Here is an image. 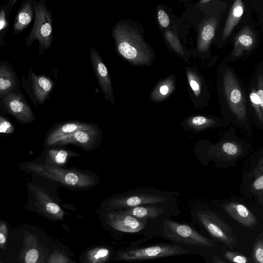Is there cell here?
I'll return each instance as SVG.
<instances>
[{"label": "cell", "instance_id": "6da1fadb", "mask_svg": "<svg viewBox=\"0 0 263 263\" xmlns=\"http://www.w3.org/2000/svg\"><path fill=\"white\" fill-rule=\"evenodd\" d=\"M22 171L42 177L72 189H84L96 184L95 178L88 173L72 168L53 166L36 161L23 162L17 165Z\"/></svg>", "mask_w": 263, "mask_h": 263}, {"label": "cell", "instance_id": "7a4b0ae2", "mask_svg": "<svg viewBox=\"0 0 263 263\" xmlns=\"http://www.w3.org/2000/svg\"><path fill=\"white\" fill-rule=\"evenodd\" d=\"M112 36L118 53L128 62L139 65L146 62L147 54L140 33L128 22H119Z\"/></svg>", "mask_w": 263, "mask_h": 263}, {"label": "cell", "instance_id": "3957f363", "mask_svg": "<svg viewBox=\"0 0 263 263\" xmlns=\"http://www.w3.org/2000/svg\"><path fill=\"white\" fill-rule=\"evenodd\" d=\"M34 18L33 25L27 35L25 46L30 47L35 41L39 42V53L42 54L49 50L53 38V25L51 11L47 9L45 2L34 0Z\"/></svg>", "mask_w": 263, "mask_h": 263}, {"label": "cell", "instance_id": "277c9868", "mask_svg": "<svg viewBox=\"0 0 263 263\" xmlns=\"http://www.w3.org/2000/svg\"><path fill=\"white\" fill-rule=\"evenodd\" d=\"M27 182L28 205L46 217L56 220L64 218L65 212L50 193L40 182L37 177L31 175Z\"/></svg>", "mask_w": 263, "mask_h": 263}, {"label": "cell", "instance_id": "5b68a950", "mask_svg": "<svg viewBox=\"0 0 263 263\" xmlns=\"http://www.w3.org/2000/svg\"><path fill=\"white\" fill-rule=\"evenodd\" d=\"M163 235L172 241L187 245L203 248L215 246L213 240L204 236L192 226L174 220L164 221Z\"/></svg>", "mask_w": 263, "mask_h": 263}, {"label": "cell", "instance_id": "8992f818", "mask_svg": "<svg viewBox=\"0 0 263 263\" xmlns=\"http://www.w3.org/2000/svg\"><path fill=\"white\" fill-rule=\"evenodd\" d=\"M189 250L172 243H158L143 248L120 252L116 259L136 261L186 254Z\"/></svg>", "mask_w": 263, "mask_h": 263}, {"label": "cell", "instance_id": "52a82bcc", "mask_svg": "<svg viewBox=\"0 0 263 263\" xmlns=\"http://www.w3.org/2000/svg\"><path fill=\"white\" fill-rule=\"evenodd\" d=\"M196 214L200 222L214 240L234 249L237 244V237L229 225L211 211L199 210Z\"/></svg>", "mask_w": 263, "mask_h": 263}, {"label": "cell", "instance_id": "ba28073f", "mask_svg": "<svg viewBox=\"0 0 263 263\" xmlns=\"http://www.w3.org/2000/svg\"><path fill=\"white\" fill-rule=\"evenodd\" d=\"M21 85L29 99L36 107L43 105L54 87L53 81L46 75L37 74L30 68L26 77L22 76Z\"/></svg>", "mask_w": 263, "mask_h": 263}, {"label": "cell", "instance_id": "9c48e42d", "mask_svg": "<svg viewBox=\"0 0 263 263\" xmlns=\"http://www.w3.org/2000/svg\"><path fill=\"white\" fill-rule=\"evenodd\" d=\"M0 111L11 115L22 124L31 123L35 118L21 91L9 92L0 96Z\"/></svg>", "mask_w": 263, "mask_h": 263}, {"label": "cell", "instance_id": "30bf717a", "mask_svg": "<svg viewBox=\"0 0 263 263\" xmlns=\"http://www.w3.org/2000/svg\"><path fill=\"white\" fill-rule=\"evenodd\" d=\"M108 224L114 229L125 233H137L147 224L146 219L137 218L124 210L110 211L106 214Z\"/></svg>", "mask_w": 263, "mask_h": 263}, {"label": "cell", "instance_id": "8fae6325", "mask_svg": "<svg viewBox=\"0 0 263 263\" xmlns=\"http://www.w3.org/2000/svg\"><path fill=\"white\" fill-rule=\"evenodd\" d=\"M89 53L92 66L104 97L114 103L112 85L107 68L95 49L91 48Z\"/></svg>", "mask_w": 263, "mask_h": 263}, {"label": "cell", "instance_id": "7c38bea8", "mask_svg": "<svg viewBox=\"0 0 263 263\" xmlns=\"http://www.w3.org/2000/svg\"><path fill=\"white\" fill-rule=\"evenodd\" d=\"M166 199L155 195L137 193L111 198L108 201L110 208L128 209L146 204H156L165 202Z\"/></svg>", "mask_w": 263, "mask_h": 263}, {"label": "cell", "instance_id": "4fadbf2b", "mask_svg": "<svg viewBox=\"0 0 263 263\" xmlns=\"http://www.w3.org/2000/svg\"><path fill=\"white\" fill-rule=\"evenodd\" d=\"M98 135V129L95 126L90 129L78 130L59 139L53 146L72 143L84 149H88L95 144Z\"/></svg>", "mask_w": 263, "mask_h": 263}, {"label": "cell", "instance_id": "5bb4252c", "mask_svg": "<svg viewBox=\"0 0 263 263\" xmlns=\"http://www.w3.org/2000/svg\"><path fill=\"white\" fill-rule=\"evenodd\" d=\"M224 211L235 221L248 229H254L257 224L256 217L245 205L231 202L223 205Z\"/></svg>", "mask_w": 263, "mask_h": 263}, {"label": "cell", "instance_id": "9a60e30c", "mask_svg": "<svg viewBox=\"0 0 263 263\" xmlns=\"http://www.w3.org/2000/svg\"><path fill=\"white\" fill-rule=\"evenodd\" d=\"M21 82L12 64L0 61V96L9 92H20Z\"/></svg>", "mask_w": 263, "mask_h": 263}, {"label": "cell", "instance_id": "2e32d148", "mask_svg": "<svg viewBox=\"0 0 263 263\" xmlns=\"http://www.w3.org/2000/svg\"><path fill=\"white\" fill-rule=\"evenodd\" d=\"M23 245L21 253L22 263H44L43 252L35 235L27 232Z\"/></svg>", "mask_w": 263, "mask_h": 263}, {"label": "cell", "instance_id": "e0dca14e", "mask_svg": "<svg viewBox=\"0 0 263 263\" xmlns=\"http://www.w3.org/2000/svg\"><path fill=\"white\" fill-rule=\"evenodd\" d=\"M95 127L93 125L78 121H71L61 124L47 135L45 143L47 146H52L60 139L70 135L80 129H87Z\"/></svg>", "mask_w": 263, "mask_h": 263}, {"label": "cell", "instance_id": "ac0fdd59", "mask_svg": "<svg viewBox=\"0 0 263 263\" xmlns=\"http://www.w3.org/2000/svg\"><path fill=\"white\" fill-rule=\"evenodd\" d=\"M34 0H24L15 16L13 35L21 33L25 29L34 18Z\"/></svg>", "mask_w": 263, "mask_h": 263}, {"label": "cell", "instance_id": "d6986e66", "mask_svg": "<svg viewBox=\"0 0 263 263\" xmlns=\"http://www.w3.org/2000/svg\"><path fill=\"white\" fill-rule=\"evenodd\" d=\"M77 156H79V154L69 149L53 148L46 152L43 155L42 161L40 162L49 165L63 167L67 163L70 158Z\"/></svg>", "mask_w": 263, "mask_h": 263}, {"label": "cell", "instance_id": "ffe728a7", "mask_svg": "<svg viewBox=\"0 0 263 263\" xmlns=\"http://www.w3.org/2000/svg\"><path fill=\"white\" fill-rule=\"evenodd\" d=\"M17 0H9L0 4V47L4 46V37L9 27L10 14Z\"/></svg>", "mask_w": 263, "mask_h": 263}, {"label": "cell", "instance_id": "44dd1931", "mask_svg": "<svg viewBox=\"0 0 263 263\" xmlns=\"http://www.w3.org/2000/svg\"><path fill=\"white\" fill-rule=\"evenodd\" d=\"M126 213L140 219H155L163 212V209L154 206H137L126 209Z\"/></svg>", "mask_w": 263, "mask_h": 263}, {"label": "cell", "instance_id": "7402d4cb", "mask_svg": "<svg viewBox=\"0 0 263 263\" xmlns=\"http://www.w3.org/2000/svg\"><path fill=\"white\" fill-rule=\"evenodd\" d=\"M241 152V147L238 143L226 141L219 144L215 153L218 158L230 159L238 157Z\"/></svg>", "mask_w": 263, "mask_h": 263}, {"label": "cell", "instance_id": "603a6c76", "mask_svg": "<svg viewBox=\"0 0 263 263\" xmlns=\"http://www.w3.org/2000/svg\"><path fill=\"white\" fill-rule=\"evenodd\" d=\"M110 256V251L108 248L95 247L87 252L82 263H105L109 259Z\"/></svg>", "mask_w": 263, "mask_h": 263}, {"label": "cell", "instance_id": "cb8c5ba5", "mask_svg": "<svg viewBox=\"0 0 263 263\" xmlns=\"http://www.w3.org/2000/svg\"><path fill=\"white\" fill-rule=\"evenodd\" d=\"M250 177H253L251 185V192L257 195L261 196L263 189V161L261 158L251 174Z\"/></svg>", "mask_w": 263, "mask_h": 263}, {"label": "cell", "instance_id": "d4e9b609", "mask_svg": "<svg viewBox=\"0 0 263 263\" xmlns=\"http://www.w3.org/2000/svg\"><path fill=\"white\" fill-rule=\"evenodd\" d=\"M216 125L215 120L202 116L193 117L187 122L188 128L195 132H199Z\"/></svg>", "mask_w": 263, "mask_h": 263}, {"label": "cell", "instance_id": "484cf974", "mask_svg": "<svg viewBox=\"0 0 263 263\" xmlns=\"http://www.w3.org/2000/svg\"><path fill=\"white\" fill-rule=\"evenodd\" d=\"M250 263H263V232L254 239L250 254Z\"/></svg>", "mask_w": 263, "mask_h": 263}, {"label": "cell", "instance_id": "4316f807", "mask_svg": "<svg viewBox=\"0 0 263 263\" xmlns=\"http://www.w3.org/2000/svg\"><path fill=\"white\" fill-rule=\"evenodd\" d=\"M223 257L230 263H250V259L245 255L238 252L225 250Z\"/></svg>", "mask_w": 263, "mask_h": 263}, {"label": "cell", "instance_id": "83f0119b", "mask_svg": "<svg viewBox=\"0 0 263 263\" xmlns=\"http://www.w3.org/2000/svg\"><path fill=\"white\" fill-rule=\"evenodd\" d=\"M47 263H69L68 258L61 251L56 250L50 255Z\"/></svg>", "mask_w": 263, "mask_h": 263}, {"label": "cell", "instance_id": "f1b7e54d", "mask_svg": "<svg viewBox=\"0 0 263 263\" xmlns=\"http://www.w3.org/2000/svg\"><path fill=\"white\" fill-rule=\"evenodd\" d=\"M14 127L7 119L0 115V134H10L13 133Z\"/></svg>", "mask_w": 263, "mask_h": 263}, {"label": "cell", "instance_id": "f546056e", "mask_svg": "<svg viewBox=\"0 0 263 263\" xmlns=\"http://www.w3.org/2000/svg\"><path fill=\"white\" fill-rule=\"evenodd\" d=\"M7 237V227L5 223L0 222V248L5 249Z\"/></svg>", "mask_w": 263, "mask_h": 263}, {"label": "cell", "instance_id": "4dcf8cb0", "mask_svg": "<svg viewBox=\"0 0 263 263\" xmlns=\"http://www.w3.org/2000/svg\"><path fill=\"white\" fill-rule=\"evenodd\" d=\"M214 35V29L210 25L205 26L201 33V37L205 41L210 40Z\"/></svg>", "mask_w": 263, "mask_h": 263}, {"label": "cell", "instance_id": "1f68e13d", "mask_svg": "<svg viewBox=\"0 0 263 263\" xmlns=\"http://www.w3.org/2000/svg\"><path fill=\"white\" fill-rule=\"evenodd\" d=\"M158 21L162 27L166 28L168 26L170 20L168 16L164 11L160 10L158 11Z\"/></svg>", "mask_w": 263, "mask_h": 263}, {"label": "cell", "instance_id": "d6a6232c", "mask_svg": "<svg viewBox=\"0 0 263 263\" xmlns=\"http://www.w3.org/2000/svg\"><path fill=\"white\" fill-rule=\"evenodd\" d=\"M241 93L238 89H233L230 95V100L233 104L238 103L241 100Z\"/></svg>", "mask_w": 263, "mask_h": 263}, {"label": "cell", "instance_id": "836d02e7", "mask_svg": "<svg viewBox=\"0 0 263 263\" xmlns=\"http://www.w3.org/2000/svg\"><path fill=\"white\" fill-rule=\"evenodd\" d=\"M239 42L243 45L248 46L252 43V39L251 36L243 34L239 37Z\"/></svg>", "mask_w": 263, "mask_h": 263}, {"label": "cell", "instance_id": "e575fe53", "mask_svg": "<svg viewBox=\"0 0 263 263\" xmlns=\"http://www.w3.org/2000/svg\"><path fill=\"white\" fill-rule=\"evenodd\" d=\"M243 14V8L240 4L235 5L233 10V14L235 17H240Z\"/></svg>", "mask_w": 263, "mask_h": 263}, {"label": "cell", "instance_id": "d590c367", "mask_svg": "<svg viewBox=\"0 0 263 263\" xmlns=\"http://www.w3.org/2000/svg\"><path fill=\"white\" fill-rule=\"evenodd\" d=\"M250 98L251 99L252 102L255 105H260V101L259 100L255 93H252L250 95Z\"/></svg>", "mask_w": 263, "mask_h": 263}, {"label": "cell", "instance_id": "8d00e7d4", "mask_svg": "<svg viewBox=\"0 0 263 263\" xmlns=\"http://www.w3.org/2000/svg\"><path fill=\"white\" fill-rule=\"evenodd\" d=\"M190 83L191 87L193 90H194L195 91H199V85L195 81L191 80Z\"/></svg>", "mask_w": 263, "mask_h": 263}, {"label": "cell", "instance_id": "74e56055", "mask_svg": "<svg viewBox=\"0 0 263 263\" xmlns=\"http://www.w3.org/2000/svg\"><path fill=\"white\" fill-rule=\"evenodd\" d=\"M212 263H230L225 261L221 258H220L219 256L215 255L213 257L212 259Z\"/></svg>", "mask_w": 263, "mask_h": 263}, {"label": "cell", "instance_id": "f35d334b", "mask_svg": "<svg viewBox=\"0 0 263 263\" xmlns=\"http://www.w3.org/2000/svg\"><path fill=\"white\" fill-rule=\"evenodd\" d=\"M256 95L257 96L259 101H260V105L261 108L263 106V92L262 90H259L257 91Z\"/></svg>", "mask_w": 263, "mask_h": 263}, {"label": "cell", "instance_id": "ab89813d", "mask_svg": "<svg viewBox=\"0 0 263 263\" xmlns=\"http://www.w3.org/2000/svg\"><path fill=\"white\" fill-rule=\"evenodd\" d=\"M159 91L162 95H165L168 91V88L166 85H163L160 88Z\"/></svg>", "mask_w": 263, "mask_h": 263}, {"label": "cell", "instance_id": "60d3db41", "mask_svg": "<svg viewBox=\"0 0 263 263\" xmlns=\"http://www.w3.org/2000/svg\"><path fill=\"white\" fill-rule=\"evenodd\" d=\"M68 261H69V263H77L74 261L70 259L69 258H68Z\"/></svg>", "mask_w": 263, "mask_h": 263}]
</instances>
